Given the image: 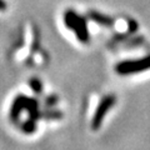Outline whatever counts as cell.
<instances>
[{"instance_id":"7a4b0ae2","label":"cell","mask_w":150,"mask_h":150,"mask_svg":"<svg viewBox=\"0 0 150 150\" xmlns=\"http://www.w3.org/2000/svg\"><path fill=\"white\" fill-rule=\"evenodd\" d=\"M115 101H116L115 95H108L105 98H103L99 106L96 108V111H95V114H94V118H93V121H91L93 129H98L101 125L104 116L106 115V112L114 106Z\"/></svg>"},{"instance_id":"3957f363","label":"cell","mask_w":150,"mask_h":150,"mask_svg":"<svg viewBox=\"0 0 150 150\" xmlns=\"http://www.w3.org/2000/svg\"><path fill=\"white\" fill-rule=\"evenodd\" d=\"M65 23H67L69 29H73V31H75L79 41H83V43L88 41L89 34H88L86 24H85V21H84V19L76 16L73 13H70L67 16V19H65Z\"/></svg>"},{"instance_id":"6da1fadb","label":"cell","mask_w":150,"mask_h":150,"mask_svg":"<svg viewBox=\"0 0 150 150\" xmlns=\"http://www.w3.org/2000/svg\"><path fill=\"white\" fill-rule=\"evenodd\" d=\"M150 69V55L144 56L142 59L128 60V62L119 63L115 67V71L119 75H133L145 71Z\"/></svg>"}]
</instances>
